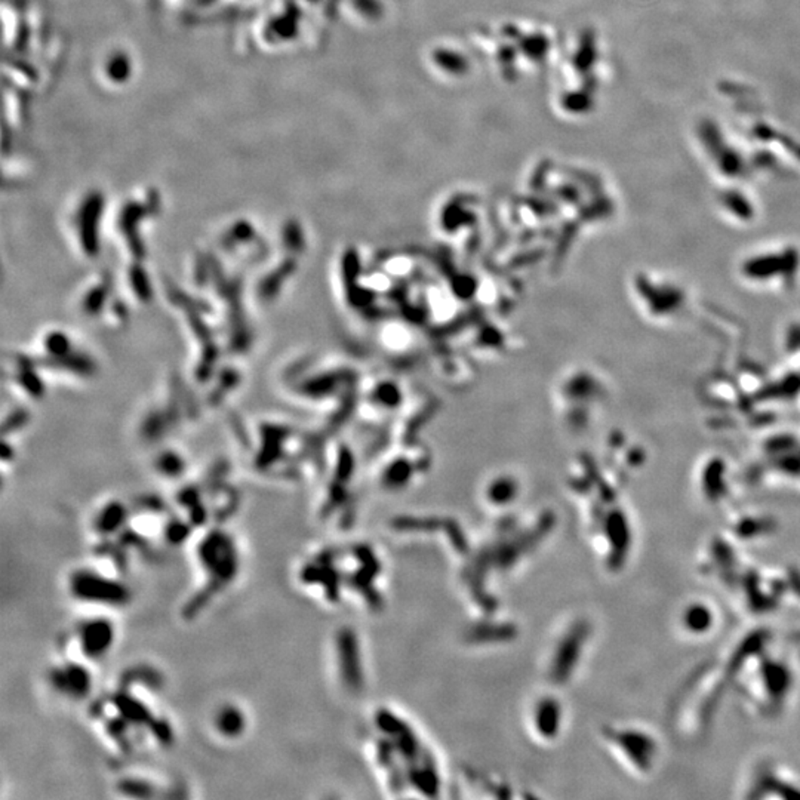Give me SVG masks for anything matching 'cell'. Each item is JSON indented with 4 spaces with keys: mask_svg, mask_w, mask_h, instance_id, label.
I'll list each match as a JSON object with an SVG mask.
<instances>
[{
    "mask_svg": "<svg viewBox=\"0 0 800 800\" xmlns=\"http://www.w3.org/2000/svg\"><path fill=\"white\" fill-rule=\"evenodd\" d=\"M71 599L98 609H120L131 602V591L119 575L95 568L74 569L67 579Z\"/></svg>",
    "mask_w": 800,
    "mask_h": 800,
    "instance_id": "2",
    "label": "cell"
},
{
    "mask_svg": "<svg viewBox=\"0 0 800 800\" xmlns=\"http://www.w3.org/2000/svg\"><path fill=\"white\" fill-rule=\"evenodd\" d=\"M212 725L221 738L234 741L245 735L248 729V717L239 705L227 702L215 710Z\"/></svg>",
    "mask_w": 800,
    "mask_h": 800,
    "instance_id": "5",
    "label": "cell"
},
{
    "mask_svg": "<svg viewBox=\"0 0 800 800\" xmlns=\"http://www.w3.org/2000/svg\"><path fill=\"white\" fill-rule=\"evenodd\" d=\"M196 560L203 576V590L193 603H202L203 598H215L234 583L240 571V555L236 541L224 529L214 528L207 532L196 545Z\"/></svg>",
    "mask_w": 800,
    "mask_h": 800,
    "instance_id": "1",
    "label": "cell"
},
{
    "mask_svg": "<svg viewBox=\"0 0 800 800\" xmlns=\"http://www.w3.org/2000/svg\"><path fill=\"white\" fill-rule=\"evenodd\" d=\"M48 683L58 697L67 701H82L92 692L93 679L88 663L69 656L50 670Z\"/></svg>",
    "mask_w": 800,
    "mask_h": 800,
    "instance_id": "4",
    "label": "cell"
},
{
    "mask_svg": "<svg viewBox=\"0 0 800 800\" xmlns=\"http://www.w3.org/2000/svg\"><path fill=\"white\" fill-rule=\"evenodd\" d=\"M127 517H128L127 511H124V509H122L120 506L104 509L95 519V522H93V531L101 537L113 535V533H116L117 531L123 529L122 526L124 525V522H127Z\"/></svg>",
    "mask_w": 800,
    "mask_h": 800,
    "instance_id": "6",
    "label": "cell"
},
{
    "mask_svg": "<svg viewBox=\"0 0 800 800\" xmlns=\"http://www.w3.org/2000/svg\"><path fill=\"white\" fill-rule=\"evenodd\" d=\"M116 637V627L108 617L93 615L83 618L76 624L70 634V647L74 651L71 658L88 664L101 661L115 648Z\"/></svg>",
    "mask_w": 800,
    "mask_h": 800,
    "instance_id": "3",
    "label": "cell"
}]
</instances>
